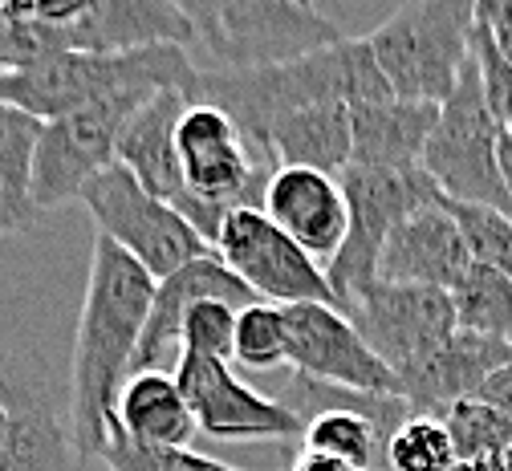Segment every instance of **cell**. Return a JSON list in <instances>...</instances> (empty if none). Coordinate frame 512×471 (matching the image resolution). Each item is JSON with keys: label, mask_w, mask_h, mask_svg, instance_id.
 <instances>
[{"label": "cell", "mask_w": 512, "mask_h": 471, "mask_svg": "<svg viewBox=\"0 0 512 471\" xmlns=\"http://www.w3.org/2000/svg\"><path fill=\"white\" fill-rule=\"evenodd\" d=\"M155 277L102 232L90 248V277L78 313L70 366V427L82 459H102L118 390L135 370L139 338L151 317Z\"/></svg>", "instance_id": "6da1fadb"}, {"label": "cell", "mask_w": 512, "mask_h": 471, "mask_svg": "<svg viewBox=\"0 0 512 471\" xmlns=\"http://www.w3.org/2000/svg\"><path fill=\"white\" fill-rule=\"evenodd\" d=\"M382 98H395V94L387 78H382L378 57L366 37L358 41L342 37L293 61L261 65V70H200V94H196V102H212L224 114H232L261 159H265L269 122L277 114L322 106V102L366 106Z\"/></svg>", "instance_id": "7a4b0ae2"}, {"label": "cell", "mask_w": 512, "mask_h": 471, "mask_svg": "<svg viewBox=\"0 0 512 471\" xmlns=\"http://www.w3.org/2000/svg\"><path fill=\"white\" fill-rule=\"evenodd\" d=\"M187 90L200 94V70L187 45H147L126 53H53L29 70L0 74V102L17 106L41 122L86 110L122 94Z\"/></svg>", "instance_id": "3957f363"}, {"label": "cell", "mask_w": 512, "mask_h": 471, "mask_svg": "<svg viewBox=\"0 0 512 471\" xmlns=\"http://www.w3.org/2000/svg\"><path fill=\"white\" fill-rule=\"evenodd\" d=\"M476 21L480 0H411L391 13L366 37L391 94L443 106L472 61Z\"/></svg>", "instance_id": "277c9868"}, {"label": "cell", "mask_w": 512, "mask_h": 471, "mask_svg": "<svg viewBox=\"0 0 512 471\" xmlns=\"http://www.w3.org/2000/svg\"><path fill=\"white\" fill-rule=\"evenodd\" d=\"M500 134L504 126L496 122L484 98L480 65L472 57L464 65L456 90L439 106V122L423 151V171L439 183L447 199L492 208L512 220V195L500 179Z\"/></svg>", "instance_id": "5b68a950"}, {"label": "cell", "mask_w": 512, "mask_h": 471, "mask_svg": "<svg viewBox=\"0 0 512 471\" xmlns=\"http://www.w3.org/2000/svg\"><path fill=\"white\" fill-rule=\"evenodd\" d=\"M78 204L90 212L98 232L126 256H135L155 281L212 252V244L187 224L179 208L151 195L122 163H110L102 175H94L82 187Z\"/></svg>", "instance_id": "8992f818"}, {"label": "cell", "mask_w": 512, "mask_h": 471, "mask_svg": "<svg viewBox=\"0 0 512 471\" xmlns=\"http://www.w3.org/2000/svg\"><path fill=\"white\" fill-rule=\"evenodd\" d=\"M338 179H342L346 208H350V232H346L338 256L330 260L326 277H330V285L338 293V305L346 313V305L370 281H378V256H382L387 236L407 216H415L419 208L439 204L443 191L423 167H407V171L346 167Z\"/></svg>", "instance_id": "52a82bcc"}, {"label": "cell", "mask_w": 512, "mask_h": 471, "mask_svg": "<svg viewBox=\"0 0 512 471\" xmlns=\"http://www.w3.org/2000/svg\"><path fill=\"white\" fill-rule=\"evenodd\" d=\"M155 94H122L94 102L86 110L61 114L41 126L37 163H33V204L37 212H53L78 204L82 187L102 175L110 163H118V143L131 118L151 102Z\"/></svg>", "instance_id": "ba28073f"}, {"label": "cell", "mask_w": 512, "mask_h": 471, "mask_svg": "<svg viewBox=\"0 0 512 471\" xmlns=\"http://www.w3.org/2000/svg\"><path fill=\"white\" fill-rule=\"evenodd\" d=\"M175 151L187 195H196L200 204H212L224 216L232 208L265 204V187L277 167L252 151L248 134L220 106L191 102L175 130Z\"/></svg>", "instance_id": "9c48e42d"}, {"label": "cell", "mask_w": 512, "mask_h": 471, "mask_svg": "<svg viewBox=\"0 0 512 471\" xmlns=\"http://www.w3.org/2000/svg\"><path fill=\"white\" fill-rule=\"evenodd\" d=\"M216 256L269 305H338V293L317 264L289 232H281L261 208H232L216 236ZM342 309V305H338Z\"/></svg>", "instance_id": "30bf717a"}, {"label": "cell", "mask_w": 512, "mask_h": 471, "mask_svg": "<svg viewBox=\"0 0 512 471\" xmlns=\"http://www.w3.org/2000/svg\"><path fill=\"white\" fill-rule=\"evenodd\" d=\"M175 382L187 398L196 427L224 443H301L305 419L289 411L281 398H269L256 386L240 382L232 374V362L224 358H196L183 354L175 362Z\"/></svg>", "instance_id": "8fae6325"}, {"label": "cell", "mask_w": 512, "mask_h": 471, "mask_svg": "<svg viewBox=\"0 0 512 471\" xmlns=\"http://www.w3.org/2000/svg\"><path fill=\"white\" fill-rule=\"evenodd\" d=\"M342 41V29L297 0H224L204 49L220 70H261Z\"/></svg>", "instance_id": "7c38bea8"}, {"label": "cell", "mask_w": 512, "mask_h": 471, "mask_svg": "<svg viewBox=\"0 0 512 471\" xmlns=\"http://www.w3.org/2000/svg\"><path fill=\"white\" fill-rule=\"evenodd\" d=\"M346 317L358 325L366 346L395 374L439 350L460 329L456 301L447 289L395 285V281H370L346 305Z\"/></svg>", "instance_id": "4fadbf2b"}, {"label": "cell", "mask_w": 512, "mask_h": 471, "mask_svg": "<svg viewBox=\"0 0 512 471\" xmlns=\"http://www.w3.org/2000/svg\"><path fill=\"white\" fill-rule=\"evenodd\" d=\"M285 329H289V366L297 374L346 390L403 394L399 374L366 346L358 325L338 305H322V301L285 305Z\"/></svg>", "instance_id": "5bb4252c"}, {"label": "cell", "mask_w": 512, "mask_h": 471, "mask_svg": "<svg viewBox=\"0 0 512 471\" xmlns=\"http://www.w3.org/2000/svg\"><path fill=\"white\" fill-rule=\"evenodd\" d=\"M0 402H5V435H0V471H82L86 459L74 443V427L61 415L53 394L29 374L0 366Z\"/></svg>", "instance_id": "9a60e30c"}, {"label": "cell", "mask_w": 512, "mask_h": 471, "mask_svg": "<svg viewBox=\"0 0 512 471\" xmlns=\"http://www.w3.org/2000/svg\"><path fill=\"white\" fill-rule=\"evenodd\" d=\"M200 301H228V305L244 309L252 301H261V297H256L216 252L183 264L179 273H171L155 285L151 317H147V329L139 338V354H135L131 374L167 370V362H179V354H183V317Z\"/></svg>", "instance_id": "2e32d148"}, {"label": "cell", "mask_w": 512, "mask_h": 471, "mask_svg": "<svg viewBox=\"0 0 512 471\" xmlns=\"http://www.w3.org/2000/svg\"><path fill=\"white\" fill-rule=\"evenodd\" d=\"M261 212L289 232L313 260H334L346 232H350V208L342 179L317 167H277Z\"/></svg>", "instance_id": "e0dca14e"}, {"label": "cell", "mask_w": 512, "mask_h": 471, "mask_svg": "<svg viewBox=\"0 0 512 471\" xmlns=\"http://www.w3.org/2000/svg\"><path fill=\"white\" fill-rule=\"evenodd\" d=\"M443 199L431 208H419L387 236L382 256H378V281L427 285V289H447V293L460 285V277L468 273V264L476 256Z\"/></svg>", "instance_id": "ac0fdd59"}, {"label": "cell", "mask_w": 512, "mask_h": 471, "mask_svg": "<svg viewBox=\"0 0 512 471\" xmlns=\"http://www.w3.org/2000/svg\"><path fill=\"white\" fill-rule=\"evenodd\" d=\"M512 358L508 342L484 338L472 329H456L439 350L399 370V386L411 415H443L452 402L476 398L480 386Z\"/></svg>", "instance_id": "d6986e66"}, {"label": "cell", "mask_w": 512, "mask_h": 471, "mask_svg": "<svg viewBox=\"0 0 512 471\" xmlns=\"http://www.w3.org/2000/svg\"><path fill=\"white\" fill-rule=\"evenodd\" d=\"M45 29L49 53H126L147 45H191L200 41L191 21L171 0H98V9L74 29Z\"/></svg>", "instance_id": "ffe728a7"}, {"label": "cell", "mask_w": 512, "mask_h": 471, "mask_svg": "<svg viewBox=\"0 0 512 471\" xmlns=\"http://www.w3.org/2000/svg\"><path fill=\"white\" fill-rule=\"evenodd\" d=\"M191 102H196V94H187V90H159L131 118V126L122 130V143H118V163L151 195L167 199L171 208H179L187 199V183H183V167H179V151H175V130Z\"/></svg>", "instance_id": "44dd1931"}, {"label": "cell", "mask_w": 512, "mask_h": 471, "mask_svg": "<svg viewBox=\"0 0 512 471\" xmlns=\"http://www.w3.org/2000/svg\"><path fill=\"white\" fill-rule=\"evenodd\" d=\"M354 118V155L350 167L374 171H407L423 167L427 139L439 122V102H407L382 98L350 110Z\"/></svg>", "instance_id": "7402d4cb"}, {"label": "cell", "mask_w": 512, "mask_h": 471, "mask_svg": "<svg viewBox=\"0 0 512 471\" xmlns=\"http://www.w3.org/2000/svg\"><path fill=\"white\" fill-rule=\"evenodd\" d=\"M354 106L322 102V106H301L285 110L269 122L265 134V159L273 167H317L342 175L354 155Z\"/></svg>", "instance_id": "603a6c76"}, {"label": "cell", "mask_w": 512, "mask_h": 471, "mask_svg": "<svg viewBox=\"0 0 512 471\" xmlns=\"http://www.w3.org/2000/svg\"><path fill=\"white\" fill-rule=\"evenodd\" d=\"M114 419L131 439L167 451L187 447L191 435L200 431L171 370H139L126 378V386L118 390Z\"/></svg>", "instance_id": "cb8c5ba5"}, {"label": "cell", "mask_w": 512, "mask_h": 471, "mask_svg": "<svg viewBox=\"0 0 512 471\" xmlns=\"http://www.w3.org/2000/svg\"><path fill=\"white\" fill-rule=\"evenodd\" d=\"M41 126V118L0 102V228L5 232H25L41 216L33 204V163Z\"/></svg>", "instance_id": "d4e9b609"}, {"label": "cell", "mask_w": 512, "mask_h": 471, "mask_svg": "<svg viewBox=\"0 0 512 471\" xmlns=\"http://www.w3.org/2000/svg\"><path fill=\"white\" fill-rule=\"evenodd\" d=\"M387 447L391 431H382L362 411H317L301 435V451L342 459L358 471H387Z\"/></svg>", "instance_id": "484cf974"}, {"label": "cell", "mask_w": 512, "mask_h": 471, "mask_svg": "<svg viewBox=\"0 0 512 471\" xmlns=\"http://www.w3.org/2000/svg\"><path fill=\"white\" fill-rule=\"evenodd\" d=\"M452 301H456L460 329H472V333H484V338L512 346V281L500 268L472 260L460 285L452 289Z\"/></svg>", "instance_id": "4316f807"}, {"label": "cell", "mask_w": 512, "mask_h": 471, "mask_svg": "<svg viewBox=\"0 0 512 471\" xmlns=\"http://www.w3.org/2000/svg\"><path fill=\"white\" fill-rule=\"evenodd\" d=\"M443 427L452 435L456 459L460 463H500L512 451V419L484 398H464L452 402L443 415Z\"/></svg>", "instance_id": "83f0119b"}, {"label": "cell", "mask_w": 512, "mask_h": 471, "mask_svg": "<svg viewBox=\"0 0 512 471\" xmlns=\"http://www.w3.org/2000/svg\"><path fill=\"white\" fill-rule=\"evenodd\" d=\"M232 362L252 366V370H273L289 366V329H285V309L269 301H252L236 313V350Z\"/></svg>", "instance_id": "f1b7e54d"}, {"label": "cell", "mask_w": 512, "mask_h": 471, "mask_svg": "<svg viewBox=\"0 0 512 471\" xmlns=\"http://www.w3.org/2000/svg\"><path fill=\"white\" fill-rule=\"evenodd\" d=\"M456 447L439 415H411L387 447V471H456Z\"/></svg>", "instance_id": "f546056e"}, {"label": "cell", "mask_w": 512, "mask_h": 471, "mask_svg": "<svg viewBox=\"0 0 512 471\" xmlns=\"http://www.w3.org/2000/svg\"><path fill=\"white\" fill-rule=\"evenodd\" d=\"M447 212L456 216L468 248L476 260L500 268V273L512 281V220L504 212L492 208H476V204H460V199H443Z\"/></svg>", "instance_id": "4dcf8cb0"}, {"label": "cell", "mask_w": 512, "mask_h": 471, "mask_svg": "<svg viewBox=\"0 0 512 471\" xmlns=\"http://www.w3.org/2000/svg\"><path fill=\"white\" fill-rule=\"evenodd\" d=\"M236 313L240 309L228 305V301H200L196 309L183 317V354L232 362V350H236Z\"/></svg>", "instance_id": "1f68e13d"}, {"label": "cell", "mask_w": 512, "mask_h": 471, "mask_svg": "<svg viewBox=\"0 0 512 471\" xmlns=\"http://www.w3.org/2000/svg\"><path fill=\"white\" fill-rule=\"evenodd\" d=\"M472 57H476V65H480L484 98H488L496 122L508 126V122H512V61L504 57L496 33H492L484 21H476V33H472Z\"/></svg>", "instance_id": "d6a6232c"}, {"label": "cell", "mask_w": 512, "mask_h": 471, "mask_svg": "<svg viewBox=\"0 0 512 471\" xmlns=\"http://www.w3.org/2000/svg\"><path fill=\"white\" fill-rule=\"evenodd\" d=\"M171 459L175 451L167 447H147L139 439H131L118 419L110 423V435H106V447H102V463L106 471H171Z\"/></svg>", "instance_id": "836d02e7"}, {"label": "cell", "mask_w": 512, "mask_h": 471, "mask_svg": "<svg viewBox=\"0 0 512 471\" xmlns=\"http://www.w3.org/2000/svg\"><path fill=\"white\" fill-rule=\"evenodd\" d=\"M98 9V0H9L0 21H37L49 29H74Z\"/></svg>", "instance_id": "e575fe53"}, {"label": "cell", "mask_w": 512, "mask_h": 471, "mask_svg": "<svg viewBox=\"0 0 512 471\" xmlns=\"http://www.w3.org/2000/svg\"><path fill=\"white\" fill-rule=\"evenodd\" d=\"M171 5L191 21V29H196V37L204 45L212 37L216 21H220V5H224V0H171Z\"/></svg>", "instance_id": "d590c367"}, {"label": "cell", "mask_w": 512, "mask_h": 471, "mask_svg": "<svg viewBox=\"0 0 512 471\" xmlns=\"http://www.w3.org/2000/svg\"><path fill=\"white\" fill-rule=\"evenodd\" d=\"M476 398H484L488 402V407H496V411H504L508 419H512V358L480 386V394Z\"/></svg>", "instance_id": "8d00e7d4"}, {"label": "cell", "mask_w": 512, "mask_h": 471, "mask_svg": "<svg viewBox=\"0 0 512 471\" xmlns=\"http://www.w3.org/2000/svg\"><path fill=\"white\" fill-rule=\"evenodd\" d=\"M171 471H244V467H232V463L212 459V455H200L191 447H179L175 459H171Z\"/></svg>", "instance_id": "74e56055"}, {"label": "cell", "mask_w": 512, "mask_h": 471, "mask_svg": "<svg viewBox=\"0 0 512 471\" xmlns=\"http://www.w3.org/2000/svg\"><path fill=\"white\" fill-rule=\"evenodd\" d=\"M293 471H358V467H350L342 459H330V455H317V451H297Z\"/></svg>", "instance_id": "f35d334b"}, {"label": "cell", "mask_w": 512, "mask_h": 471, "mask_svg": "<svg viewBox=\"0 0 512 471\" xmlns=\"http://www.w3.org/2000/svg\"><path fill=\"white\" fill-rule=\"evenodd\" d=\"M500 179H504V187H508V195H512V130L504 126V134H500Z\"/></svg>", "instance_id": "ab89813d"}, {"label": "cell", "mask_w": 512, "mask_h": 471, "mask_svg": "<svg viewBox=\"0 0 512 471\" xmlns=\"http://www.w3.org/2000/svg\"><path fill=\"white\" fill-rule=\"evenodd\" d=\"M456 471H500V463H456Z\"/></svg>", "instance_id": "60d3db41"}, {"label": "cell", "mask_w": 512, "mask_h": 471, "mask_svg": "<svg viewBox=\"0 0 512 471\" xmlns=\"http://www.w3.org/2000/svg\"><path fill=\"white\" fill-rule=\"evenodd\" d=\"M5 423H9V415H5V402H0V435H5Z\"/></svg>", "instance_id": "b9f144b4"}, {"label": "cell", "mask_w": 512, "mask_h": 471, "mask_svg": "<svg viewBox=\"0 0 512 471\" xmlns=\"http://www.w3.org/2000/svg\"><path fill=\"white\" fill-rule=\"evenodd\" d=\"M500 471H512V451H508V455L500 459Z\"/></svg>", "instance_id": "7bdbcfd3"}, {"label": "cell", "mask_w": 512, "mask_h": 471, "mask_svg": "<svg viewBox=\"0 0 512 471\" xmlns=\"http://www.w3.org/2000/svg\"><path fill=\"white\" fill-rule=\"evenodd\" d=\"M5 9H9V0H0V17H5Z\"/></svg>", "instance_id": "ee69618b"}, {"label": "cell", "mask_w": 512, "mask_h": 471, "mask_svg": "<svg viewBox=\"0 0 512 471\" xmlns=\"http://www.w3.org/2000/svg\"><path fill=\"white\" fill-rule=\"evenodd\" d=\"M297 5H309V9H317V5H313V0H297Z\"/></svg>", "instance_id": "f6af8a7d"}, {"label": "cell", "mask_w": 512, "mask_h": 471, "mask_svg": "<svg viewBox=\"0 0 512 471\" xmlns=\"http://www.w3.org/2000/svg\"><path fill=\"white\" fill-rule=\"evenodd\" d=\"M508 130H512V122H508Z\"/></svg>", "instance_id": "bcb514c9"}, {"label": "cell", "mask_w": 512, "mask_h": 471, "mask_svg": "<svg viewBox=\"0 0 512 471\" xmlns=\"http://www.w3.org/2000/svg\"><path fill=\"white\" fill-rule=\"evenodd\" d=\"M0 232H5V228H0Z\"/></svg>", "instance_id": "7dc6e473"}]
</instances>
